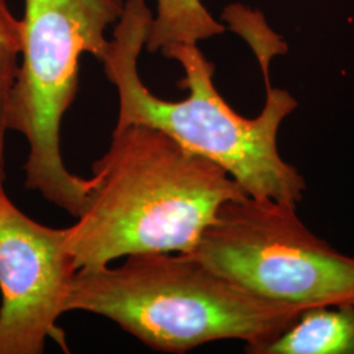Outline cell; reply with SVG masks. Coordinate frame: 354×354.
I'll use <instances>...</instances> for the list:
<instances>
[{
	"label": "cell",
	"mask_w": 354,
	"mask_h": 354,
	"mask_svg": "<svg viewBox=\"0 0 354 354\" xmlns=\"http://www.w3.org/2000/svg\"><path fill=\"white\" fill-rule=\"evenodd\" d=\"M260 354H354V302L304 308Z\"/></svg>",
	"instance_id": "obj_7"
},
{
	"label": "cell",
	"mask_w": 354,
	"mask_h": 354,
	"mask_svg": "<svg viewBox=\"0 0 354 354\" xmlns=\"http://www.w3.org/2000/svg\"><path fill=\"white\" fill-rule=\"evenodd\" d=\"M67 230L75 266L147 252L192 253L223 203L248 194L227 172L156 127H115Z\"/></svg>",
	"instance_id": "obj_1"
},
{
	"label": "cell",
	"mask_w": 354,
	"mask_h": 354,
	"mask_svg": "<svg viewBox=\"0 0 354 354\" xmlns=\"http://www.w3.org/2000/svg\"><path fill=\"white\" fill-rule=\"evenodd\" d=\"M190 254L266 301L301 310L354 302V257L306 227L294 205L223 203Z\"/></svg>",
	"instance_id": "obj_5"
},
{
	"label": "cell",
	"mask_w": 354,
	"mask_h": 354,
	"mask_svg": "<svg viewBox=\"0 0 354 354\" xmlns=\"http://www.w3.org/2000/svg\"><path fill=\"white\" fill-rule=\"evenodd\" d=\"M76 270L67 230L29 218L0 184V354H41L49 339L67 352L58 320Z\"/></svg>",
	"instance_id": "obj_6"
},
{
	"label": "cell",
	"mask_w": 354,
	"mask_h": 354,
	"mask_svg": "<svg viewBox=\"0 0 354 354\" xmlns=\"http://www.w3.org/2000/svg\"><path fill=\"white\" fill-rule=\"evenodd\" d=\"M124 8V0H26L23 61L10 95L8 130L28 142L26 189L75 218L91 183L66 168L61 124L77 92L80 55L104 59L111 44L105 29L120 20Z\"/></svg>",
	"instance_id": "obj_4"
},
{
	"label": "cell",
	"mask_w": 354,
	"mask_h": 354,
	"mask_svg": "<svg viewBox=\"0 0 354 354\" xmlns=\"http://www.w3.org/2000/svg\"><path fill=\"white\" fill-rule=\"evenodd\" d=\"M23 24L10 11L6 0H0V48L16 51L21 50Z\"/></svg>",
	"instance_id": "obj_10"
},
{
	"label": "cell",
	"mask_w": 354,
	"mask_h": 354,
	"mask_svg": "<svg viewBox=\"0 0 354 354\" xmlns=\"http://www.w3.org/2000/svg\"><path fill=\"white\" fill-rule=\"evenodd\" d=\"M19 53L0 48V184H4L6 171V136L8 131L7 113L15 77L19 68Z\"/></svg>",
	"instance_id": "obj_9"
},
{
	"label": "cell",
	"mask_w": 354,
	"mask_h": 354,
	"mask_svg": "<svg viewBox=\"0 0 354 354\" xmlns=\"http://www.w3.org/2000/svg\"><path fill=\"white\" fill-rule=\"evenodd\" d=\"M67 311L106 317L159 352L241 340L260 354L302 310L245 290L190 253L147 252L121 266L77 269Z\"/></svg>",
	"instance_id": "obj_3"
},
{
	"label": "cell",
	"mask_w": 354,
	"mask_h": 354,
	"mask_svg": "<svg viewBox=\"0 0 354 354\" xmlns=\"http://www.w3.org/2000/svg\"><path fill=\"white\" fill-rule=\"evenodd\" d=\"M152 13L145 0H127L113 39L102 62L109 82L118 92L115 127L143 124L156 127L190 151L212 160L238 181L253 198L297 206L306 181L299 171L285 162L277 146L279 127L297 108L285 89L266 84L261 113L245 118L236 113L213 83L214 64L197 45L177 44L162 50L184 70L180 86L187 99L167 102L151 93L138 74V58L146 45Z\"/></svg>",
	"instance_id": "obj_2"
},
{
	"label": "cell",
	"mask_w": 354,
	"mask_h": 354,
	"mask_svg": "<svg viewBox=\"0 0 354 354\" xmlns=\"http://www.w3.org/2000/svg\"><path fill=\"white\" fill-rule=\"evenodd\" d=\"M146 48L162 51L177 44L197 45L200 41L222 35L226 28L206 10L201 0H156Z\"/></svg>",
	"instance_id": "obj_8"
}]
</instances>
